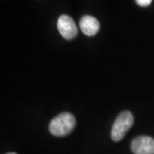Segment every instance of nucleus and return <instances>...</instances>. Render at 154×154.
<instances>
[{
	"instance_id": "7",
	"label": "nucleus",
	"mask_w": 154,
	"mask_h": 154,
	"mask_svg": "<svg viewBox=\"0 0 154 154\" xmlns=\"http://www.w3.org/2000/svg\"><path fill=\"white\" fill-rule=\"evenodd\" d=\"M6 154H17L16 152H8V153H6Z\"/></svg>"
},
{
	"instance_id": "4",
	"label": "nucleus",
	"mask_w": 154,
	"mask_h": 154,
	"mask_svg": "<svg viewBox=\"0 0 154 154\" xmlns=\"http://www.w3.org/2000/svg\"><path fill=\"white\" fill-rule=\"evenodd\" d=\"M131 150L134 154H154V139L150 136H138L131 142Z\"/></svg>"
},
{
	"instance_id": "1",
	"label": "nucleus",
	"mask_w": 154,
	"mask_h": 154,
	"mask_svg": "<svg viewBox=\"0 0 154 154\" xmlns=\"http://www.w3.org/2000/svg\"><path fill=\"white\" fill-rule=\"evenodd\" d=\"M75 118L70 113H62L54 117L49 125L50 133L54 136L62 137L72 132L75 126Z\"/></svg>"
},
{
	"instance_id": "3",
	"label": "nucleus",
	"mask_w": 154,
	"mask_h": 154,
	"mask_svg": "<svg viewBox=\"0 0 154 154\" xmlns=\"http://www.w3.org/2000/svg\"><path fill=\"white\" fill-rule=\"evenodd\" d=\"M57 29L61 35L68 40L75 38L78 33V29L75 21L67 15H62L58 18Z\"/></svg>"
},
{
	"instance_id": "5",
	"label": "nucleus",
	"mask_w": 154,
	"mask_h": 154,
	"mask_svg": "<svg viewBox=\"0 0 154 154\" xmlns=\"http://www.w3.org/2000/svg\"><path fill=\"white\" fill-rule=\"evenodd\" d=\"M80 28L87 36H94L100 28L99 22L92 16H84L80 21Z\"/></svg>"
},
{
	"instance_id": "6",
	"label": "nucleus",
	"mask_w": 154,
	"mask_h": 154,
	"mask_svg": "<svg viewBox=\"0 0 154 154\" xmlns=\"http://www.w3.org/2000/svg\"><path fill=\"white\" fill-rule=\"evenodd\" d=\"M135 2L138 5L141 6V7H147L151 5L152 0H135Z\"/></svg>"
},
{
	"instance_id": "2",
	"label": "nucleus",
	"mask_w": 154,
	"mask_h": 154,
	"mask_svg": "<svg viewBox=\"0 0 154 154\" xmlns=\"http://www.w3.org/2000/svg\"><path fill=\"white\" fill-rule=\"evenodd\" d=\"M134 122V118L130 111L125 110L119 114L116 118L111 128V139L114 141H120L122 140L129 128L133 126Z\"/></svg>"
}]
</instances>
